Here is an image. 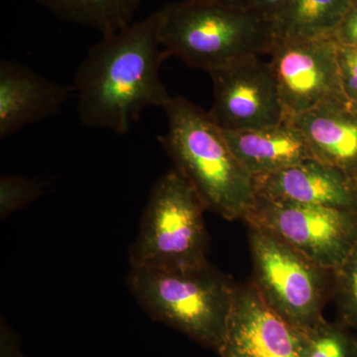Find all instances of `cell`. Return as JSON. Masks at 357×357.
Listing matches in <instances>:
<instances>
[{
    "label": "cell",
    "instance_id": "cell-7",
    "mask_svg": "<svg viewBox=\"0 0 357 357\" xmlns=\"http://www.w3.org/2000/svg\"><path fill=\"white\" fill-rule=\"evenodd\" d=\"M244 222L272 232L319 266L335 271L357 241V211L257 197Z\"/></svg>",
    "mask_w": 357,
    "mask_h": 357
},
{
    "label": "cell",
    "instance_id": "cell-2",
    "mask_svg": "<svg viewBox=\"0 0 357 357\" xmlns=\"http://www.w3.org/2000/svg\"><path fill=\"white\" fill-rule=\"evenodd\" d=\"M168 130L158 140L206 206L227 220H245L257 202L255 180L241 165L208 112L183 96L166 105Z\"/></svg>",
    "mask_w": 357,
    "mask_h": 357
},
{
    "label": "cell",
    "instance_id": "cell-5",
    "mask_svg": "<svg viewBox=\"0 0 357 357\" xmlns=\"http://www.w3.org/2000/svg\"><path fill=\"white\" fill-rule=\"evenodd\" d=\"M204 210L198 192L177 168L164 174L148 197L129 255L131 269H185L208 262Z\"/></svg>",
    "mask_w": 357,
    "mask_h": 357
},
{
    "label": "cell",
    "instance_id": "cell-19",
    "mask_svg": "<svg viewBox=\"0 0 357 357\" xmlns=\"http://www.w3.org/2000/svg\"><path fill=\"white\" fill-rule=\"evenodd\" d=\"M42 185L20 176L0 178V218L1 220L25 208L42 195Z\"/></svg>",
    "mask_w": 357,
    "mask_h": 357
},
{
    "label": "cell",
    "instance_id": "cell-9",
    "mask_svg": "<svg viewBox=\"0 0 357 357\" xmlns=\"http://www.w3.org/2000/svg\"><path fill=\"white\" fill-rule=\"evenodd\" d=\"M210 76L215 100L208 114L222 130H255L287 121L270 63L244 59Z\"/></svg>",
    "mask_w": 357,
    "mask_h": 357
},
{
    "label": "cell",
    "instance_id": "cell-15",
    "mask_svg": "<svg viewBox=\"0 0 357 357\" xmlns=\"http://www.w3.org/2000/svg\"><path fill=\"white\" fill-rule=\"evenodd\" d=\"M352 0H287L272 21L276 39L332 38Z\"/></svg>",
    "mask_w": 357,
    "mask_h": 357
},
{
    "label": "cell",
    "instance_id": "cell-16",
    "mask_svg": "<svg viewBox=\"0 0 357 357\" xmlns=\"http://www.w3.org/2000/svg\"><path fill=\"white\" fill-rule=\"evenodd\" d=\"M143 0H37L60 20L110 36L132 24Z\"/></svg>",
    "mask_w": 357,
    "mask_h": 357
},
{
    "label": "cell",
    "instance_id": "cell-8",
    "mask_svg": "<svg viewBox=\"0 0 357 357\" xmlns=\"http://www.w3.org/2000/svg\"><path fill=\"white\" fill-rule=\"evenodd\" d=\"M338 47L333 37L276 39L269 63L287 121L323 103L347 105L340 79Z\"/></svg>",
    "mask_w": 357,
    "mask_h": 357
},
{
    "label": "cell",
    "instance_id": "cell-21",
    "mask_svg": "<svg viewBox=\"0 0 357 357\" xmlns=\"http://www.w3.org/2000/svg\"><path fill=\"white\" fill-rule=\"evenodd\" d=\"M333 38L342 46L357 49V0H352Z\"/></svg>",
    "mask_w": 357,
    "mask_h": 357
},
{
    "label": "cell",
    "instance_id": "cell-22",
    "mask_svg": "<svg viewBox=\"0 0 357 357\" xmlns=\"http://www.w3.org/2000/svg\"><path fill=\"white\" fill-rule=\"evenodd\" d=\"M287 0H246V7L259 14L265 20L272 21L278 15Z\"/></svg>",
    "mask_w": 357,
    "mask_h": 357
},
{
    "label": "cell",
    "instance_id": "cell-3",
    "mask_svg": "<svg viewBox=\"0 0 357 357\" xmlns=\"http://www.w3.org/2000/svg\"><path fill=\"white\" fill-rule=\"evenodd\" d=\"M158 13L160 41L168 57L208 74L244 59L270 55L276 41L271 22L248 7L182 0Z\"/></svg>",
    "mask_w": 357,
    "mask_h": 357
},
{
    "label": "cell",
    "instance_id": "cell-10",
    "mask_svg": "<svg viewBox=\"0 0 357 357\" xmlns=\"http://www.w3.org/2000/svg\"><path fill=\"white\" fill-rule=\"evenodd\" d=\"M220 357H303V332L271 309L253 284L237 286Z\"/></svg>",
    "mask_w": 357,
    "mask_h": 357
},
{
    "label": "cell",
    "instance_id": "cell-1",
    "mask_svg": "<svg viewBox=\"0 0 357 357\" xmlns=\"http://www.w3.org/2000/svg\"><path fill=\"white\" fill-rule=\"evenodd\" d=\"M160 41L159 13L102 37L77 68L73 91L86 128L121 135L149 107L165 109L173 96L160 77L168 59Z\"/></svg>",
    "mask_w": 357,
    "mask_h": 357
},
{
    "label": "cell",
    "instance_id": "cell-13",
    "mask_svg": "<svg viewBox=\"0 0 357 357\" xmlns=\"http://www.w3.org/2000/svg\"><path fill=\"white\" fill-rule=\"evenodd\" d=\"M288 121L304 135L312 158L357 181V112L328 102Z\"/></svg>",
    "mask_w": 357,
    "mask_h": 357
},
{
    "label": "cell",
    "instance_id": "cell-4",
    "mask_svg": "<svg viewBox=\"0 0 357 357\" xmlns=\"http://www.w3.org/2000/svg\"><path fill=\"white\" fill-rule=\"evenodd\" d=\"M129 287L154 319L220 354L237 286L210 263L176 270L131 269Z\"/></svg>",
    "mask_w": 357,
    "mask_h": 357
},
{
    "label": "cell",
    "instance_id": "cell-20",
    "mask_svg": "<svg viewBox=\"0 0 357 357\" xmlns=\"http://www.w3.org/2000/svg\"><path fill=\"white\" fill-rule=\"evenodd\" d=\"M338 65L347 105L357 112V49L340 45Z\"/></svg>",
    "mask_w": 357,
    "mask_h": 357
},
{
    "label": "cell",
    "instance_id": "cell-23",
    "mask_svg": "<svg viewBox=\"0 0 357 357\" xmlns=\"http://www.w3.org/2000/svg\"><path fill=\"white\" fill-rule=\"evenodd\" d=\"M208 1L218 2L229 6L246 7V0H208Z\"/></svg>",
    "mask_w": 357,
    "mask_h": 357
},
{
    "label": "cell",
    "instance_id": "cell-18",
    "mask_svg": "<svg viewBox=\"0 0 357 357\" xmlns=\"http://www.w3.org/2000/svg\"><path fill=\"white\" fill-rule=\"evenodd\" d=\"M333 296L338 323L357 332V241L342 264L333 272Z\"/></svg>",
    "mask_w": 357,
    "mask_h": 357
},
{
    "label": "cell",
    "instance_id": "cell-17",
    "mask_svg": "<svg viewBox=\"0 0 357 357\" xmlns=\"http://www.w3.org/2000/svg\"><path fill=\"white\" fill-rule=\"evenodd\" d=\"M303 332V357H357V335L342 324L321 319Z\"/></svg>",
    "mask_w": 357,
    "mask_h": 357
},
{
    "label": "cell",
    "instance_id": "cell-11",
    "mask_svg": "<svg viewBox=\"0 0 357 357\" xmlns=\"http://www.w3.org/2000/svg\"><path fill=\"white\" fill-rule=\"evenodd\" d=\"M253 180L261 198L357 211V181L316 159Z\"/></svg>",
    "mask_w": 357,
    "mask_h": 357
},
{
    "label": "cell",
    "instance_id": "cell-12",
    "mask_svg": "<svg viewBox=\"0 0 357 357\" xmlns=\"http://www.w3.org/2000/svg\"><path fill=\"white\" fill-rule=\"evenodd\" d=\"M73 88L61 86L16 61L0 63V138L60 112Z\"/></svg>",
    "mask_w": 357,
    "mask_h": 357
},
{
    "label": "cell",
    "instance_id": "cell-6",
    "mask_svg": "<svg viewBox=\"0 0 357 357\" xmlns=\"http://www.w3.org/2000/svg\"><path fill=\"white\" fill-rule=\"evenodd\" d=\"M253 284L264 302L300 331L324 319L333 294V271L319 266L280 237L248 225Z\"/></svg>",
    "mask_w": 357,
    "mask_h": 357
},
{
    "label": "cell",
    "instance_id": "cell-14",
    "mask_svg": "<svg viewBox=\"0 0 357 357\" xmlns=\"http://www.w3.org/2000/svg\"><path fill=\"white\" fill-rule=\"evenodd\" d=\"M232 153L253 178L314 159L302 132L290 121L255 130H222Z\"/></svg>",
    "mask_w": 357,
    "mask_h": 357
}]
</instances>
